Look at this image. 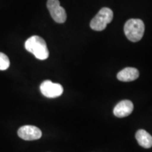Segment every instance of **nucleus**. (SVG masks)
Instances as JSON below:
<instances>
[{
  "label": "nucleus",
  "mask_w": 152,
  "mask_h": 152,
  "mask_svg": "<svg viewBox=\"0 0 152 152\" xmlns=\"http://www.w3.org/2000/svg\"><path fill=\"white\" fill-rule=\"evenodd\" d=\"M25 48L37 59L45 60L49 57V52L47 44L39 36L34 35L28 38L25 42Z\"/></svg>",
  "instance_id": "1"
},
{
  "label": "nucleus",
  "mask_w": 152,
  "mask_h": 152,
  "mask_svg": "<svg viewBox=\"0 0 152 152\" xmlns=\"http://www.w3.org/2000/svg\"><path fill=\"white\" fill-rule=\"evenodd\" d=\"M145 30L144 22L141 19L132 18L125 23L124 26L125 35L133 42L141 40Z\"/></svg>",
  "instance_id": "2"
},
{
  "label": "nucleus",
  "mask_w": 152,
  "mask_h": 152,
  "mask_svg": "<svg viewBox=\"0 0 152 152\" xmlns=\"http://www.w3.org/2000/svg\"><path fill=\"white\" fill-rule=\"evenodd\" d=\"M113 18V13L111 9L104 7L91 20L90 28L96 31L104 30L106 28V26L112 21Z\"/></svg>",
  "instance_id": "3"
},
{
  "label": "nucleus",
  "mask_w": 152,
  "mask_h": 152,
  "mask_svg": "<svg viewBox=\"0 0 152 152\" xmlns=\"http://www.w3.org/2000/svg\"><path fill=\"white\" fill-rule=\"evenodd\" d=\"M47 7L55 22L64 23L66 21L67 14L65 9L60 5V1L58 0H48Z\"/></svg>",
  "instance_id": "4"
},
{
  "label": "nucleus",
  "mask_w": 152,
  "mask_h": 152,
  "mask_svg": "<svg viewBox=\"0 0 152 152\" xmlns=\"http://www.w3.org/2000/svg\"><path fill=\"white\" fill-rule=\"evenodd\" d=\"M41 93L47 98H56L64 92L61 85L54 83L51 80H45L40 85Z\"/></svg>",
  "instance_id": "5"
},
{
  "label": "nucleus",
  "mask_w": 152,
  "mask_h": 152,
  "mask_svg": "<svg viewBox=\"0 0 152 152\" xmlns=\"http://www.w3.org/2000/svg\"><path fill=\"white\" fill-rule=\"evenodd\" d=\"M18 135L23 140L31 141L41 138L42 131L33 125H24L18 129Z\"/></svg>",
  "instance_id": "6"
},
{
  "label": "nucleus",
  "mask_w": 152,
  "mask_h": 152,
  "mask_svg": "<svg viewBox=\"0 0 152 152\" xmlns=\"http://www.w3.org/2000/svg\"><path fill=\"white\" fill-rule=\"evenodd\" d=\"M134 109L132 102L130 100H123L120 102L113 109V114L118 118L128 116Z\"/></svg>",
  "instance_id": "7"
},
{
  "label": "nucleus",
  "mask_w": 152,
  "mask_h": 152,
  "mask_svg": "<svg viewBox=\"0 0 152 152\" xmlns=\"http://www.w3.org/2000/svg\"><path fill=\"white\" fill-rule=\"evenodd\" d=\"M140 73L135 68L128 67L123 69L118 73L117 78L122 82L134 81L139 77Z\"/></svg>",
  "instance_id": "8"
},
{
  "label": "nucleus",
  "mask_w": 152,
  "mask_h": 152,
  "mask_svg": "<svg viewBox=\"0 0 152 152\" xmlns=\"http://www.w3.org/2000/svg\"><path fill=\"white\" fill-rule=\"evenodd\" d=\"M135 138L138 144L145 149H149L152 147V136L144 130H139L136 132Z\"/></svg>",
  "instance_id": "9"
},
{
  "label": "nucleus",
  "mask_w": 152,
  "mask_h": 152,
  "mask_svg": "<svg viewBox=\"0 0 152 152\" xmlns=\"http://www.w3.org/2000/svg\"><path fill=\"white\" fill-rule=\"evenodd\" d=\"M10 66V61L7 55L0 52V70L5 71Z\"/></svg>",
  "instance_id": "10"
}]
</instances>
